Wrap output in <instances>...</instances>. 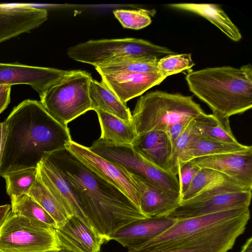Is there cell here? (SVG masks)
I'll use <instances>...</instances> for the list:
<instances>
[{
  "instance_id": "35",
  "label": "cell",
  "mask_w": 252,
  "mask_h": 252,
  "mask_svg": "<svg viewBox=\"0 0 252 252\" xmlns=\"http://www.w3.org/2000/svg\"><path fill=\"white\" fill-rule=\"evenodd\" d=\"M11 87L5 86L4 88L0 92V114L6 108L10 103Z\"/></svg>"
},
{
  "instance_id": "23",
  "label": "cell",
  "mask_w": 252,
  "mask_h": 252,
  "mask_svg": "<svg viewBox=\"0 0 252 252\" xmlns=\"http://www.w3.org/2000/svg\"><path fill=\"white\" fill-rule=\"evenodd\" d=\"M250 150H252L251 146L244 145L240 143L231 144L220 142L202 137L196 133L178 158L177 165L200 157Z\"/></svg>"
},
{
  "instance_id": "15",
  "label": "cell",
  "mask_w": 252,
  "mask_h": 252,
  "mask_svg": "<svg viewBox=\"0 0 252 252\" xmlns=\"http://www.w3.org/2000/svg\"><path fill=\"white\" fill-rule=\"evenodd\" d=\"M130 174L138 193L139 209L146 217H167L180 206V192L161 189Z\"/></svg>"
},
{
  "instance_id": "14",
  "label": "cell",
  "mask_w": 252,
  "mask_h": 252,
  "mask_svg": "<svg viewBox=\"0 0 252 252\" xmlns=\"http://www.w3.org/2000/svg\"><path fill=\"white\" fill-rule=\"evenodd\" d=\"M47 18L44 8L26 4H0V43L38 28Z\"/></svg>"
},
{
  "instance_id": "1",
  "label": "cell",
  "mask_w": 252,
  "mask_h": 252,
  "mask_svg": "<svg viewBox=\"0 0 252 252\" xmlns=\"http://www.w3.org/2000/svg\"><path fill=\"white\" fill-rule=\"evenodd\" d=\"M45 157L70 185L90 225L106 242L120 228L147 218L123 191L90 170L67 148Z\"/></svg>"
},
{
  "instance_id": "33",
  "label": "cell",
  "mask_w": 252,
  "mask_h": 252,
  "mask_svg": "<svg viewBox=\"0 0 252 252\" xmlns=\"http://www.w3.org/2000/svg\"><path fill=\"white\" fill-rule=\"evenodd\" d=\"M194 64L190 54H175L159 59L157 68L159 73L167 77L189 69Z\"/></svg>"
},
{
  "instance_id": "24",
  "label": "cell",
  "mask_w": 252,
  "mask_h": 252,
  "mask_svg": "<svg viewBox=\"0 0 252 252\" xmlns=\"http://www.w3.org/2000/svg\"><path fill=\"white\" fill-rule=\"evenodd\" d=\"M89 91L93 110H101L127 123H132V114L126 104L122 102L102 82H99L92 78Z\"/></svg>"
},
{
  "instance_id": "20",
  "label": "cell",
  "mask_w": 252,
  "mask_h": 252,
  "mask_svg": "<svg viewBox=\"0 0 252 252\" xmlns=\"http://www.w3.org/2000/svg\"><path fill=\"white\" fill-rule=\"evenodd\" d=\"M100 76L101 82L125 104L166 78L158 72L103 74Z\"/></svg>"
},
{
  "instance_id": "9",
  "label": "cell",
  "mask_w": 252,
  "mask_h": 252,
  "mask_svg": "<svg viewBox=\"0 0 252 252\" xmlns=\"http://www.w3.org/2000/svg\"><path fill=\"white\" fill-rule=\"evenodd\" d=\"M249 208H239L209 215L177 220L166 231L133 250L162 251L178 247L218 228ZM132 250V249H131Z\"/></svg>"
},
{
  "instance_id": "29",
  "label": "cell",
  "mask_w": 252,
  "mask_h": 252,
  "mask_svg": "<svg viewBox=\"0 0 252 252\" xmlns=\"http://www.w3.org/2000/svg\"><path fill=\"white\" fill-rule=\"evenodd\" d=\"M10 200L12 213L44 223L54 229L57 228L51 216L29 195L12 197Z\"/></svg>"
},
{
  "instance_id": "3",
  "label": "cell",
  "mask_w": 252,
  "mask_h": 252,
  "mask_svg": "<svg viewBox=\"0 0 252 252\" xmlns=\"http://www.w3.org/2000/svg\"><path fill=\"white\" fill-rule=\"evenodd\" d=\"M189 88L220 117L243 113L252 107V67H209L189 73Z\"/></svg>"
},
{
  "instance_id": "30",
  "label": "cell",
  "mask_w": 252,
  "mask_h": 252,
  "mask_svg": "<svg viewBox=\"0 0 252 252\" xmlns=\"http://www.w3.org/2000/svg\"><path fill=\"white\" fill-rule=\"evenodd\" d=\"M233 181H236L217 171L207 168H200L188 189L181 195V202L192 198L199 192L217 184Z\"/></svg>"
},
{
  "instance_id": "10",
  "label": "cell",
  "mask_w": 252,
  "mask_h": 252,
  "mask_svg": "<svg viewBox=\"0 0 252 252\" xmlns=\"http://www.w3.org/2000/svg\"><path fill=\"white\" fill-rule=\"evenodd\" d=\"M250 219L249 208L218 228L169 250L154 251L128 249V252H228L244 233Z\"/></svg>"
},
{
  "instance_id": "36",
  "label": "cell",
  "mask_w": 252,
  "mask_h": 252,
  "mask_svg": "<svg viewBox=\"0 0 252 252\" xmlns=\"http://www.w3.org/2000/svg\"><path fill=\"white\" fill-rule=\"evenodd\" d=\"M7 132V128L5 123L4 121L0 123V166Z\"/></svg>"
},
{
  "instance_id": "12",
  "label": "cell",
  "mask_w": 252,
  "mask_h": 252,
  "mask_svg": "<svg viewBox=\"0 0 252 252\" xmlns=\"http://www.w3.org/2000/svg\"><path fill=\"white\" fill-rule=\"evenodd\" d=\"M252 191L220 193L198 200L189 199L181 202L167 217L177 220L236 208H249Z\"/></svg>"
},
{
  "instance_id": "25",
  "label": "cell",
  "mask_w": 252,
  "mask_h": 252,
  "mask_svg": "<svg viewBox=\"0 0 252 252\" xmlns=\"http://www.w3.org/2000/svg\"><path fill=\"white\" fill-rule=\"evenodd\" d=\"M101 128L99 139L115 145H132L135 138L132 124L101 110L95 111Z\"/></svg>"
},
{
  "instance_id": "5",
  "label": "cell",
  "mask_w": 252,
  "mask_h": 252,
  "mask_svg": "<svg viewBox=\"0 0 252 252\" xmlns=\"http://www.w3.org/2000/svg\"><path fill=\"white\" fill-rule=\"evenodd\" d=\"M91 75L81 70L70 72L39 95L47 113L60 124H67L93 110L89 97Z\"/></svg>"
},
{
  "instance_id": "4",
  "label": "cell",
  "mask_w": 252,
  "mask_h": 252,
  "mask_svg": "<svg viewBox=\"0 0 252 252\" xmlns=\"http://www.w3.org/2000/svg\"><path fill=\"white\" fill-rule=\"evenodd\" d=\"M203 113L192 96L156 91L138 99L131 114L132 124L136 137L152 130L166 132L175 124Z\"/></svg>"
},
{
  "instance_id": "7",
  "label": "cell",
  "mask_w": 252,
  "mask_h": 252,
  "mask_svg": "<svg viewBox=\"0 0 252 252\" xmlns=\"http://www.w3.org/2000/svg\"><path fill=\"white\" fill-rule=\"evenodd\" d=\"M60 248L55 229L11 211L0 227V252H51Z\"/></svg>"
},
{
  "instance_id": "11",
  "label": "cell",
  "mask_w": 252,
  "mask_h": 252,
  "mask_svg": "<svg viewBox=\"0 0 252 252\" xmlns=\"http://www.w3.org/2000/svg\"><path fill=\"white\" fill-rule=\"evenodd\" d=\"M65 148L95 174L123 191L139 208L138 193L130 173L122 166L71 140Z\"/></svg>"
},
{
  "instance_id": "34",
  "label": "cell",
  "mask_w": 252,
  "mask_h": 252,
  "mask_svg": "<svg viewBox=\"0 0 252 252\" xmlns=\"http://www.w3.org/2000/svg\"><path fill=\"white\" fill-rule=\"evenodd\" d=\"M177 166L181 196L189 188L200 168L190 161L178 163Z\"/></svg>"
},
{
  "instance_id": "22",
  "label": "cell",
  "mask_w": 252,
  "mask_h": 252,
  "mask_svg": "<svg viewBox=\"0 0 252 252\" xmlns=\"http://www.w3.org/2000/svg\"><path fill=\"white\" fill-rule=\"evenodd\" d=\"M168 6L175 9L188 11L206 18L234 41H239L242 38L238 28L218 5L180 3L170 4Z\"/></svg>"
},
{
  "instance_id": "31",
  "label": "cell",
  "mask_w": 252,
  "mask_h": 252,
  "mask_svg": "<svg viewBox=\"0 0 252 252\" xmlns=\"http://www.w3.org/2000/svg\"><path fill=\"white\" fill-rule=\"evenodd\" d=\"M37 175V168H32L12 172L2 176L5 181L7 194L10 198L28 195Z\"/></svg>"
},
{
  "instance_id": "16",
  "label": "cell",
  "mask_w": 252,
  "mask_h": 252,
  "mask_svg": "<svg viewBox=\"0 0 252 252\" xmlns=\"http://www.w3.org/2000/svg\"><path fill=\"white\" fill-rule=\"evenodd\" d=\"M190 161L199 168L220 172L252 189V150L202 157Z\"/></svg>"
},
{
  "instance_id": "28",
  "label": "cell",
  "mask_w": 252,
  "mask_h": 252,
  "mask_svg": "<svg viewBox=\"0 0 252 252\" xmlns=\"http://www.w3.org/2000/svg\"><path fill=\"white\" fill-rule=\"evenodd\" d=\"M158 60L129 57L95 67L99 74L122 73H158ZM159 73V72H158Z\"/></svg>"
},
{
  "instance_id": "38",
  "label": "cell",
  "mask_w": 252,
  "mask_h": 252,
  "mask_svg": "<svg viewBox=\"0 0 252 252\" xmlns=\"http://www.w3.org/2000/svg\"><path fill=\"white\" fill-rule=\"evenodd\" d=\"M252 238L250 237L242 246L240 252H252Z\"/></svg>"
},
{
  "instance_id": "6",
  "label": "cell",
  "mask_w": 252,
  "mask_h": 252,
  "mask_svg": "<svg viewBox=\"0 0 252 252\" xmlns=\"http://www.w3.org/2000/svg\"><path fill=\"white\" fill-rule=\"evenodd\" d=\"M68 57L96 67L129 57L159 60L176 54L170 49L134 38L90 40L69 47Z\"/></svg>"
},
{
  "instance_id": "26",
  "label": "cell",
  "mask_w": 252,
  "mask_h": 252,
  "mask_svg": "<svg viewBox=\"0 0 252 252\" xmlns=\"http://www.w3.org/2000/svg\"><path fill=\"white\" fill-rule=\"evenodd\" d=\"M195 132L198 135L220 142L236 144L229 125L228 118L203 113L193 119Z\"/></svg>"
},
{
  "instance_id": "27",
  "label": "cell",
  "mask_w": 252,
  "mask_h": 252,
  "mask_svg": "<svg viewBox=\"0 0 252 252\" xmlns=\"http://www.w3.org/2000/svg\"><path fill=\"white\" fill-rule=\"evenodd\" d=\"M28 195L51 216L56 222L57 228L62 226L72 216L44 185L38 174V172L36 180L31 187Z\"/></svg>"
},
{
  "instance_id": "18",
  "label": "cell",
  "mask_w": 252,
  "mask_h": 252,
  "mask_svg": "<svg viewBox=\"0 0 252 252\" xmlns=\"http://www.w3.org/2000/svg\"><path fill=\"white\" fill-rule=\"evenodd\" d=\"M177 220L168 217H150L133 221L120 228L110 239L128 249H135L171 227Z\"/></svg>"
},
{
  "instance_id": "8",
  "label": "cell",
  "mask_w": 252,
  "mask_h": 252,
  "mask_svg": "<svg viewBox=\"0 0 252 252\" xmlns=\"http://www.w3.org/2000/svg\"><path fill=\"white\" fill-rule=\"evenodd\" d=\"M90 149L161 189L180 192L178 178L155 166L139 154L132 145H115L100 139L94 141Z\"/></svg>"
},
{
  "instance_id": "21",
  "label": "cell",
  "mask_w": 252,
  "mask_h": 252,
  "mask_svg": "<svg viewBox=\"0 0 252 252\" xmlns=\"http://www.w3.org/2000/svg\"><path fill=\"white\" fill-rule=\"evenodd\" d=\"M132 146L150 163L170 173L169 161L173 144L165 131L152 130L136 136Z\"/></svg>"
},
{
  "instance_id": "40",
  "label": "cell",
  "mask_w": 252,
  "mask_h": 252,
  "mask_svg": "<svg viewBox=\"0 0 252 252\" xmlns=\"http://www.w3.org/2000/svg\"><path fill=\"white\" fill-rule=\"evenodd\" d=\"M5 87V86H0V92H1Z\"/></svg>"
},
{
  "instance_id": "32",
  "label": "cell",
  "mask_w": 252,
  "mask_h": 252,
  "mask_svg": "<svg viewBox=\"0 0 252 252\" xmlns=\"http://www.w3.org/2000/svg\"><path fill=\"white\" fill-rule=\"evenodd\" d=\"M155 12L144 9L138 10L116 9L115 17L122 26L127 29L139 30L146 27L152 22L151 15Z\"/></svg>"
},
{
  "instance_id": "2",
  "label": "cell",
  "mask_w": 252,
  "mask_h": 252,
  "mask_svg": "<svg viewBox=\"0 0 252 252\" xmlns=\"http://www.w3.org/2000/svg\"><path fill=\"white\" fill-rule=\"evenodd\" d=\"M7 132L0 176L37 168L46 155L71 141L69 129L52 118L39 101L26 99L15 106L4 121Z\"/></svg>"
},
{
  "instance_id": "19",
  "label": "cell",
  "mask_w": 252,
  "mask_h": 252,
  "mask_svg": "<svg viewBox=\"0 0 252 252\" xmlns=\"http://www.w3.org/2000/svg\"><path fill=\"white\" fill-rule=\"evenodd\" d=\"M37 168L43 183L69 214L75 215L91 226L73 189L56 166L44 157L38 164Z\"/></svg>"
},
{
  "instance_id": "37",
  "label": "cell",
  "mask_w": 252,
  "mask_h": 252,
  "mask_svg": "<svg viewBox=\"0 0 252 252\" xmlns=\"http://www.w3.org/2000/svg\"><path fill=\"white\" fill-rule=\"evenodd\" d=\"M11 211V205L5 204L0 206V227Z\"/></svg>"
},
{
  "instance_id": "13",
  "label": "cell",
  "mask_w": 252,
  "mask_h": 252,
  "mask_svg": "<svg viewBox=\"0 0 252 252\" xmlns=\"http://www.w3.org/2000/svg\"><path fill=\"white\" fill-rule=\"evenodd\" d=\"M70 70L0 63V86L26 84L39 95Z\"/></svg>"
},
{
  "instance_id": "17",
  "label": "cell",
  "mask_w": 252,
  "mask_h": 252,
  "mask_svg": "<svg viewBox=\"0 0 252 252\" xmlns=\"http://www.w3.org/2000/svg\"><path fill=\"white\" fill-rule=\"evenodd\" d=\"M60 248L74 252H99L105 239L75 215L55 229Z\"/></svg>"
},
{
  "instance_id": "39",
  "label": "cell",
  "mask_w": 252,
  "mask_h": 252,
  "mask_svg": "<svg viewBox=\"0 0 252 252\" xmlns=\"http://www.w3.org/2000/svg\"><path fill=\"white\" fill-rule=\"evenodd\" d=\"M51 252H74L64 248H60L59 250Z\"/></svg>"
}]
</instances>
